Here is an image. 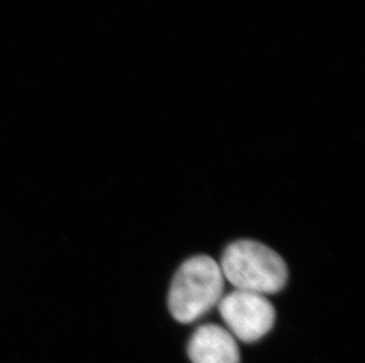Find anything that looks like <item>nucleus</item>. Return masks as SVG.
Wrapping results in <instances>:
<instances>
[{"mask_svg": "<svg viewBox=\"0 0 365 363\" xmlns=\"http://www.w3.org/2000/svg\"><path fill=\"white\" fill-rule=\"evenodd\" d=\"M224 278L220 265L212 257L199 255L183 262L169 290L173 317L181 323L200 319L220 302Z\"/></svg>", "mask_w": 365, "mask_h": 363, "instance_id": "1", "label": "nucleus"}, {"mask_svg": "<svg viewBox=\"0 0 365 363\" xmlns=\"http://www.w3.org/2000/svg\"><path fill=\"white\" fill-rule=\"evenodd\" d=\"M224 278L238 290L276 294L287 282V267L276 251L257 241L230 244L221 258Z\"/></svg>", "mask_w": 365, "mask_h": 363, "instance_id": "2", "label": "nucleus"}, {"mask_svg": "<svg viewBox=\"0 0 365 363\" xmlns=\"http://www.w3.org/2000/svg\"><path fill=\"white\" fill-rule=\"evenodd\" d=\"M219 312L228 332L246 343L262 339L276 320L272 303L264 295L238 289L221 298Z\"/></svg>", "mask_w": 365, "mask_h": 363, "instance_id": "3", "label": "nucleus"}, {"mask_svg": "<svg viewBox=\"0 0 365 363\" xmlns=\"http://www.w3.org/2000/svg\"><path fill=\"white\" fill-rule=\"evenodd\" d=\"M193 363H240L238 343L227 329L205 325L194 332L188 343Z\"/></svg>", "mask_w": 365, "mask_h": 363, "instance_id": "4", "label": "nucleus"}]
</instances>
